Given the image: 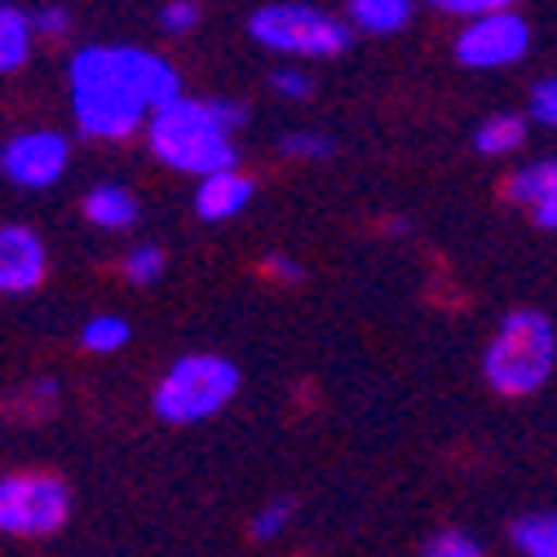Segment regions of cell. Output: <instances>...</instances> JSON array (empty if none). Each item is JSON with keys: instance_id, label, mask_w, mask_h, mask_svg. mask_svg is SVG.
I'll use <instances>...</instances> for the list:
<instances>
[{"instance_id": "1", "label": "cell", "mask_w": 557, "mask_h": 557, "mask_svg": "<svg viewBox=\"0 0 557 557\" xmlns=\"http://www.w3.org/2000/svg\"><path fill=\"white\" fill-rule=\"evenodd\" d=\"M66 94L85 137L120 143L182 94V76L143 45H85L66 62Z\"/></svg>"}, {"instance_id": "2", "label": "cell", "mask_w": 557, "mask_h": 557, "mask_svg": "<svg viewBox=\"0 0 557 557\" xmlns=\"http://www.w3.org/2000/svg\"><path fill=\"white\" fill-rule=\"evenodd\" d=\"M235 124L222 115L218 98H186L177 94L147 120L151 156L186 177H203L235 164Z\"/></svg>"}, {"instance_id": "3", "label": "cell", "mask_w": 557, "mask_h": 557, "mask_svg": "<svg viewBox=\"0 0 557 557\" xmlns=\"http://www.w3.org/2000/svg\"><path fill=\"white\" fill-rule=\"evenodd\" d=\"M557 368V327L544 310H509L482 350V376L505 398H527L548 385Z\"/></svg>"}, {"instance_id": "4", "label": "cell", "mask_w": 557, "mask_h": 557, "mask_svg": "<svg viewBox=\"0 0 557 557\" xmlns=\"http://www.w3.org/2000/svg\"><path fill=\"white\" fill-rule=\"evenodd\" d=\"M239 394V368L222 355H182L156 385L151 407L164 425H199Z\"/></svg>"}, {"instance_id": "5", "label": "cell", "mask_w": 557, "mask_h": 557, "mask_svg": "<svg viewBox=\"0 0 557 557\" xmlns=\"http://www.w3.org/2000/svg\"><path fill=\"white\" fill-rule=\"evenodd\" d=\"M248 36L284 58H336L350 49L355 27L350 18H336L306 0H274L248 18Z\"/></svg>"}, {"instance_id": "6", "label": "cell", "mask_w": 557, "mask_h": 557, "mask_svg": "<svg viewBox=\"0 0 557 557\" xmlns=\"http://www.w3.org/2000/svg\"><path fill=\"white\" fill-rule=\"evenodd\" d=\"M72 518V492L53 473H0V535H53Z\"/></svg>"}, {"instance_id": "7", "label": "cell", "mask_w": 557, "mask_h": 557, "mask_svg": "<svg viewBox=\"0 0 557 557\" xmlns=\"http://www.w3.org/2000/svg\"><path fill=\"white\" fill-rule=\"evenodd\" d=\"M531 23L509 5V10H492L465 18V27L456 32V62L469 72H500V66H518L531 53Z\"/></svg>"}, {"instance_id": "8", "label": "cell", "mask_w": 557, "mask_h": 557, "mask_svg": "<svg viewBox=\"0 0 557 557\" xmlns=\"http://www.w3.org/2000/svg\"><path fill=\"white\" fill-rule=\"evenodd\" d=\"M72 164V143L58 128H23L0 147V173L23 190H49Z\"/></svg>"}, {"instance_id": "9", "label": "cell", "mask_w": 557, "mask_h": 557, "mask_svg": "<svg viewBox=\"0 0 557 557\" xmlns=\"http://www.w3.org/2000/svg\"><path fill=\"white\" fill-rule=\"evenodd\" d=\"M49 270V252L32 226H0V297L36 293Z\"/></svg>"}, {"instance_id": "10", "label": "cell", "mask_w": 557, "mask_h": 557, "mask_svg": "<svg viewBox=\"0 0 557 557\" xmlns=\"http://www.w3.org/2000/svg\"><path fill=\"white\" fill-rule=\"evenodd\" d=\"M505 199L527 208L540 231L557 235V160H540V164L513 169L505 177Z\"/></svg>"}, {"instance_id": "11", "label": "cell", "mask_w": 557, "mask_h": 557, "mask_svg": "<svg viewBox=\"0 0 557 557\" xmlns=\"http://www.w3.org/2000/svg\"><path fill=\"white\" fill-rule=\"evenodd\" d=\"M252 195H257V182L248 173H239L235 164L218 169V173H203L195 186V213L203 222H231L252 203Z\"/></svg>"}, {"instance_id": "12", "label": "cell", "mask_w": 557, "mask_h": 557, "mask_svg": "<svg viewBox=\"0 0 557 557\" xmlns=\"http://www.w3.org/2000/svg\"><path fill=\"white\" fill-rule=\"evenodd\" d=\"M85 218L98 231H107V235L133 231V222H137V195L128 186H120V182H102V186H94L85 195Z\"/></svg>"}, {"instance_id": "13", "label": "cell", "mask_w": 557, "mask_h": 557, "mask_svg": "<svg viewBox=\"0 0 557 557\" xmlns=\"http://www.w3.org/2000/svg\"><path fill=\"white\" fill-rule=\"evenodd\" d=\"M345 14H350V27H355V32L394 36V32L411 27L416 0H345Z\"/></svg>"}, {"instance_id": "14", "label": "cell", "mask_w": 557, "mask_h": 557, "mask_svg": "<svg viewBox=\"0 0 557 557\" xmlns=\"http://www.w3.org/2000/svg\"><path fill=\"white\" fill-rule=\"evenodd\" d=\"M32 40H36L32 14H23L10 0H0V76L23 72L32 58Z\"/></svg>"}, {"instance_id": "15", "label": "cell", "mask_w": 557, "mask_h": 557, "mask_svg": "<svg viewBox=\"0 0 557 557\" xmlns=\"http://www.w3.org/2000/svg\"><path fill=\"white\" fill-rule=\"evenodd\" d=\"M527 143V120L513 115V111H496V115H486L478 128H473V151L478 156H513L518 147Z\"/></svg>"}, {"instance_id": "16", "label": "cell", "mask_w": 557, "mask_h": 557, "mask_svg": "<svg viewBox=\"0 0 557 557\" xmlns=\"http://www.w3.org/2000/svg\"><path fill=\"white\" fill-rule=\"evenodd\" d=\"M518 557H557V513H522L509 527Z\"/></svg>"}, {"instance_id": "17", "label": "cell", "mask_w": 557, "mask_h": 557, "mask_svg": "<svg viewBox=\"0 0 557 557\" xmlns=\"http://www.w3.org/2000/svg\"><path fill=\"white\" fill-rule=\"evenodd\" d=\"M128 336H133V327L120 314H94L81 327V345L89 355H115V350H124V345H128Z\"/></svg>"}, {"instance_id": "18", "label": "cell", "mask_w": 557, "mask_h": 557, "mask_svg": "<svg viewBox=\"0 0 557 557\" xmlns=\"http://www.w3.org/2000/svg\"><path fill=\"white\" fill-rule=\"evenodd\" d=\"M120 270H124V278L133 288H151V284H160V274H164V248L160 244H133L124 252Z\"/></svg>"}, {"instance_id": "19", "label": "cell", "mask_w": 557, "mask_h": 557, "mask_svg": "<svg viewBox=\"0 0 557 557\" xmlns=\"http://www.w3.org/2000/svg\"><path fill=\"white\" fill-rule=\"evenodd\" d=\"M332 151H336L332 137L319 128H293L278 137V156H288V160H327Z\"/></svg>"}, {"instance_id": "20", "label": "cell", "mask_w": 557, "mask_h": 557, "mask_svg": "<svg viewBox=\"0 0 557 557\" xmlns=\"http://www.w3.org/2000/svg\"><path fill=\"white\" fill-rule=\"evenodd\" d=\"M421 557H486V548H482L469 531L447 527V531H438V535H430V540H425Z\"/></svg>"}, {"instance_id": "21", "label": "cell", "mask_w": 557, "mask_h": 557, "mask_svg": "<svg viewBox=\"0 0 557 557\" xmlns=\"http://www.w3.org/2000/svg\"><path fill=\"white\" fill-rule=\"evenodd\" d=\"M293 500H270L257 518H252V540L257 544H270V540H278V535H284L288 527H293Z\"/></svg>"}, {"instance_id": "22", "label": "cell", "mask_w": 557, "mask_h": 557, "mask_svg": "<svg viewBox=\"0 0 557 557\" xmlns=\"http://www.w3.org/2000/svg\"><path fill=\"white\" fill-rule=\"evenodd\" d=\"M527 115L544 128H557V76H544L540 85H531V98H527Z\"/></svg>"}, {"instance_id": "23", "label": "cell", "mask_w": 557, "mask_h": 557, "mask_svg": "<svg viewBox=\"0 0 557 557\" xmlns=\"http://www.w3.org/2000/svg\"><path fill=\"white\" fill-rule=\"evenodd\" d=\"M430 10H438V14H447V18H478V14H492V10H509V5H518V0H425Z\"/></svg>"}, {"instance_id": "24", "label": "cell", "mask_w": 557, "mask_h": 557, "mask_svg": "<svg viewBox=\"0 0 557 557\" xmlns=\"http://www.w3.org/2000/svg\"><path fill=\"white\" fill-rule=\"evenodd\" d=\"M270 89H274L278 98L306 102V98L314 94V81H310V72H301V66H278V72L270 76Z\"/></svg>"}, {"instance_id": "25", "label": "cell", "mask_w": 557, "mask_h": 557, "mask_svg": "<svg viewBox=\"0 0 557 557\" xmlns=\"http://www.w3.org/2000/svg\"><path fill=\"white\" fill-rule=\"evenodd\" d=\"M160 27H164L169 36L195 32V27H199V5H195V0H169V5L160 10Z\"/></svg>"}, {"instance_id": "26", "label": "cell", "mask_w": 557, "mask_h": 557, "mask_svg": "<svg viewBox=\"0 0 557 557\" xmlns=\"http://www.w3.org/2000/svg\"><path fill=\"white\" fill-rule=\"evenodd\" d=\"M261 274H270L274 284H297L306 270H301V261L288 257V252H265V257H261Z\"/></svg>"}, {"instance_id": "27", "label": "cell", "mask_w": 557, "mask_h": 557, "mask_svg": "<svg viewBox=\"0 0 557 557\" xmlns=\"http://www.w3.org/2000/svg\"><path fill=\"white\" fill-rule=\"evenodd\" d=\"M32 23H36L40 36H66V32H72V14H66L62 5H40L32 14Z\"/></svg>"}]
</instances>
